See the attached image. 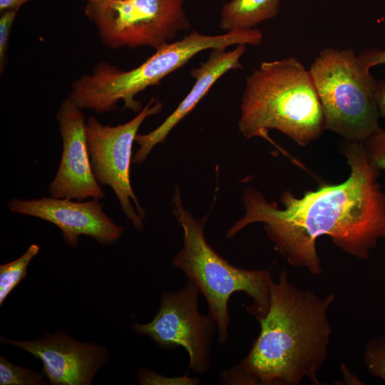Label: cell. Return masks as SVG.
<instances>
[{
	"label": "cell",
	"instance_id": "obj_19",
	"mask_svg": "<svg viewBox=\"0 0 385 385\" xmlns=\"http://www.w3.org/2000/svg\"><path fill=\"white\" fill-rule=\"evenodd\" d=\"M362 144L373 165L385 170V130L379 127Z\"/></svg>",
	"mask_w": 385,
	"mask_h": 385
},
{
	"label": "cell",
	"instance_id": "obj_26",
	"mask_svg": "<svg viewBox=\"0 0 385 385\" xmlns=\"http://www.w3.org/2000/svg\"><path fill=\"white\" fill-rule=\"evenodd\" d=\"M86 1H88V0H86Z\"/></svg>",
	"mask_w": 385,
	"mask_h": 385
},
{
	"label": "cell",
	"instance_id": "obj_21",
	"mask_svg": "<svg viewBox=\"0 0 385 385\" xmlns=\"http://www.w3.org/2000/svg\"><path fill=\"white\" fill-rule=\"evenodd\" d=\"M220 381L222 384H255L237 364L229 369L224 370L220 374Z\"/></svg>",
	"mask_w": 385,
	"mask_h": 385
},
{
	"label": "cell",
	"instance_id": "obj_14",
	"mask_svg": "<svg viewBox=\"0 0 385 385\" xmlns=\"http://www.w3.org/2000/svg\"><path fill=\"white\" fill-rule=\"evenodd\" d=\"M279 4L280 0H232L221 10L220 27L227 32L252 29L274 18Z\"/></svg>",
	"mask_w": 385,
	"mask_h": 385
},
{
	"label": "cell",
	"instance_id": "obj_1",
	"mask_svg": "<svg viewBox=\"0 0 385 385\" xmlns=\"http://www.w3.org/2000/svg\"><path fill=\"white\" fill-rule=\"evenodd\" d=\"M342 153L350 167L344 182L323 184L297 197L284 191L279 208L258 190L243 192L244 216L227 231L232 238L256 222L263 228L274 249L291 265L306 268L312 274L323 272L317 240L330 237L345 253L366 260L385 238V192L378 183L379 170L370 162L362 143L345 141Z\"/></svg>",
	"mask_w": 385,
	"mask_h": 385
},
{
	"label": "cell",
	"instance_id": "obj_6",
	"mask_svg": "<svg viewBox=\"0 0 385 385\" xmlns=\"http://www.w3.org/2000/svg\"><path fill=\"white\" fill-rule=\"evenodd\" d=\"M212 47L210 36L192 31L181 40L157 48L153 56L131 70H120L101 62L91 73L83 75L71 83L68 97L82 110L96 113L115 110L119 101L124 102L125 108L140 111L141 104L135 99L140 92L158 85L196 54Z\"/></svg>",
	"mask_w": 385,
	"mask_h": 385
},
{
	"label": "cell",
	"instance_id": "obj_20",
	"mask_svg": "<svg viewBox=\"0 0 385 385\" xmlns=\"http://www.w3.org/2000/svg\"><path fill=\"white\" fill-rule=\"evenodd\" d=\"M19 9H8L0 14V73L4 72L7 62V51L11 30Z\"/></svg>",
	"mask_w": 385,
	"mask_h": 385
},
{
	"label": "cell",
	"instance_id": "obj_9",
	"mask_svg": "<svg viewBox=\"0 0 385 385\" xmlns=\"http://www.w3.org/2000/svg\"><path fill=\"white\" fill-rule=\"evenodd\" d=\"M199 293L190 280L178 290L163 292L153 320L146 324L133 322L132 327L162 349L184 348L189 356V369L202 374L211 366V346L217 329L209 314L200 312Z\"/></svg>",
	"mask_w": 385,
	"mask_h": 385
},
{
	"label": "cell",
	"instance_id": "obj_16",
	"mask_svg": "<svg viewBox=\"0 0 385 385\" xmlns=\"http://www.w3.org/2000/svg\"><path fill=\"white\" fill-rule=\"evenodd\" d=\"M43 373L14 364L0 357V385H43L46 384Z\"/></svg>",
	"mask_w": 385,
	"mask_h": 385
},
{
	"label": "cell",
	"instance_id": "obj_5",
	"mask_svg": "<svg viewBox=\"0 0 385 385\" xmlns=\"http://www.w3.org/2000/svg\"><path fill=\"white\" fill-rule=\"evenodd\" d=\"M309 71L323 108L325 130L344 141L362 143L380 127L377 81L353 49L324 48Z\"/></svg>",
	"mask_w": 385,
	"mask_h": 385
},
{
	"label": "cell",
	"instance_id": "obj_11",
	"mask_svg": "<svg viewBox=\"0 0 385 385\" xmlns=\"http://www.w3.org/2000/svg\"><path fill=\"white\" fill-rule=\"evenodd\" d=\"M1 343L16 346L41 360L42 372L52 385H89L108 360L106 347L76 341L62 331L45 332L26 341L1 337Z\"/></svg>",
	"mask_w": 385,
	"mask_h": 385
},
{
	"label": "cell",
	"instance_id": "obj_12",
	"mask_svg": "<svg viewBox=\"0 0 385 385\" xmlns=\"http://www.w3.org/2000/svg\"><path fill=\"white\" fill-rule=\"evenodd\" d=\"M56 119L63 150L56 176L48 186L50 196L78 201L103 200L106 195L92 171L82 109L67 97L60 104Z\"/></svg>",
	"mask_w": 385,
	"mask_h": 385
},
{
	"label": "cell",
	"instance_id": "obj_10",
	"mask_svg": "<svg viewBox=\"0 0 385 385\" xmlns=\"http://www.w3.org/2000/svg\"><path fill=\"white\" fill-rule=\"evenodd\" d=\"M7 205L13 212L53 224L61 230L64 241L72 247L78 245L80 235L90 237L101 245H111L124 232L123 227L116 225L104 212L100 200L73 201L51 196L26 200L12 198Z\"/></svg>",
	"mask_w": 385,
	"mask_h": 385
},
{
	"label": "cell",
	"instance_id": "obj_2",
	"mask_svg": "<svg viewBox=\"0 0 385 385\" xmlns=\"http://www.w3.org/2000/svg\"><path fill=\"white\" fill-rule=\"evenodd\" d=\"M334 294L319 297L300 289L282 270L273 282L266 316L247 356L238 364L255 384L298 385L317 374L328 355L332 333L328 310Z\"/></svg>",
	"mask_w": 385,
	"mask_h": 385
},
{
	"label": "cell",
	"instance_id": "obj_8",
	"mask_svg": "<svg viewBox=\"0 0 385 385\" xmlns=\"http://www.w3.org/2000/svg\"><path fill=\"white\" fill-rule=\"evenodd\" d=\"M163 105L152 98L138 115L115 126L103 125L95 116L86 122V140L93 175L101 186L108 185L118 198L121 211L134 229L141 232L145 218L130 183L132 148L138 129L149 116L158 113Z\"/></svg>",
	"mask_w": 385,
	"mask_h": 385
},
{
	"label": "cell",
	"instance_id": "obj_15",
	"mask_svg": "<svg viewBox=\"0 0 385 385\" xmlns=\"http://www.w3.org/2000/svg\"><path fill=\"white\" fill-rule=\"evenodd\" d=\"M40 246L31 245L18 259L0 265V304L26 276L27 267L39 252Z\"/></svg>",
	"mask_w": 385,
	"mask_h": 385
},
{
	"label": "cell",
	"instance_id": "obj_22",
	"mask_svg": "<svg viewBox=\"0 0 385 385\" xmlns=\"http://www.w3.org/2000/svg\"><path fill=\"white\" fill-rule=\"evenodd\" d=\"M357 56L364 66L369 71L374 66L385 64V50L376 48H367Z\"/></svg>",
	"mask_w": 385,
	"mask_h": 385
},
{
	"label": "cell",
	"instance_id": "obj_13",
	"mask_svg": "<svg viewBox=\"0 0 385 385\" xmlns=\"http://www.w3.org/2000/svg\"><path fill=\"white\" fill-rule=\"evenodd\" d=\"M245 51V44L237 45L230 51L213 49L205 62L192 69L191 74L195 82L176 109L153 130L146 134H137L135 142L139 148L133 155L132 163L143 164L153 148L165 141L173 128L193 110L221 76L230 70L241 68L240 59Z\"/></svg>",
	"mask_w": 385,
	"mask_h": 385
},
{
	"label": "cell",
	"instance_id": "obj_3",
	"mask_svg": "<svg viewBox=\"0 0 385 385\" xmlns=\"http://www.w3.org/2000/svg\"><path fill=\"white\" fill-rule=\"evenodd\" d=\"M240 109L238 128L247 139L272 143L274 129L305 147L325 130L310 72L294 57L262 62L246 79Z\"/></svg>",
	"mask_w": 385,
	"mask_h": 385
},
{
	"label": "cell",
	"instance_id": "obj_7",
	"mask_svg": "<svg viewBox=\"0 0 385 385\" xmlns=\"http://www.w3.org/2000/svg\"><path fill=\"white\" fill-rule=\"evenodd\" d=\"M184 0H88L84 14L111 48H157L188 30Z\"/></svg>",
	"mask_w": 385,
	"mask_h": 385
},
{
	"label": "cell",
	"instance_id": "obj_24",
	"mask_svg": "<svg viewBox=\"0 0 385 385\" xmlns=\"http://www.w3.org/2000/svg\"><path fill=\"white\" fill-rule=\"evenodd\" d=\"M30 1L32 0H0V12L8 9H19Z\"/></svg>",
	"mask_w": 385,
	"mask_h": 385
},
{
	"label": "cell",
	"instance_id": "obj_18",
	"mask_svg": "<svg viewBox=\"0 0 385 385\" xmlns=\"http://www.w3.org/2000/svg\"><path fill=\"white\" fill-rule=\"evenodd\" d=\"M137 379L141 385H197L200 380L190 377L188 374L181 376H165L149 369H140L137 373Z\"/></svg>",
	"mask_w": 385,
	"mask_h": 385
},
{
	"label": "cell",
	"instance_id": "obj_4",
	"mask_svg": "<svg viewBox=\"0 0 385 385\" xmlns=\"http://www.w3.org/2000/svg\"><path fill=\"white\" fill-rule=\"evenodd\" d=\"M172 206L174 216L183 229V245L171 264L182 271L205 297L208 314L217 325V342L224 344L229 336L228 302L233 293L244 292L252 299L250 305L244 307L258 322L266 316L274 282L270 270L238 267L217 253L205 237L207 215L195 218L184 207L178 188Z\"/></svg>",
	"mask_w": 385,
	"mask_h": 385
},
{
	"label": "cell",
	"instance_id": "obj_25",
	"mask_svg": "<svg viewBox=\"0 0 385 385\" xmlns=\"http://www.w3.org/2000/svg\"><path fill=\"white\" fill-rule=\"evenodd\" d=\"M111 1H114V0H111Z\"/></svg>",
	"mask_w": 385,
	"mask_h": 385
},
{
	"label": "cell",
	"instance_id": "obj_17",
	"mask_svg": "<svg viewBox=\"0 0 385 385\" xmlns=\"http://www.w3.org/2000/svg\"><path fill=\"white\" fill-rule=\"evenodd\" d=\"M364 362L369 374L385 382V337L368 341L364 353Z\"/></svg>",
	"mask_w": 385,
	"mask_h": 385
},
{
	"label": "cell",
	"instance_id": "obj_23",
	"mask_svg": "<svg viewBox=\"0 0 385 385\" xmlns=\"http://www.w3.org/2000/svg\"><path fill=\"white\" fill-rule=\"evenodd\" d=\"M375 100L380 116L385 119V81L384 79L376 81Z\"/></svg>",
	"mask_w": 385,
	"mask_h": 385
}]
</instances>
